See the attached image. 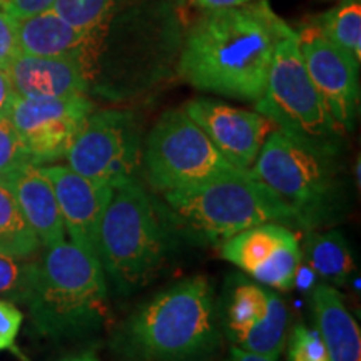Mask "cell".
Returning <instances> with one entry per match:
<instances>
[{
	"instance_id": "6da1fadb",
	"label": "cell",
	"mask_w": 361,
	"mask_h": 361,
	"mask_svg": "<svg viewBox=\"0 0 361 361\" xmlns=\"http://www.w3.org/2000/svg\"><path fill=\"white\" fill-rule=\"evenodd\" d=\"M291 30L268 0L207 11L188 30L176 71L202 92L256 102L264 92L276 45Z\"/></svg>"
},
{
	"instance_id": "7a4b0ae2",
	"label": "cell",
	"mask_w": 361,
	"mask_h": 361,
	"mask_svg": "<svg viewBox=\"0 0 361 361\" xmlns=\"http://www.w3.org/2000/svg\"><path fill=\"white\" fill-rule=\"evenodd\" d=\"M183 22L173 0L121 2L90 30L79 61L89 96L124 101L141 96L176 67Z\"/></svg>"
},
{
	"instance_id": "3957f363",
	"label": "cell",
	"mask_w": 361,
	"mask_h": 361,
	"mask_svg": "<svg viewBox=\"0 0 361 361\" xmlns=\"http://www.w3.org/2000/svg\"><path fill=\"white\" fill-rule=\"evenodd\" d=\"M112 345L133 361H209L221 345L213 284L191 276L159 291L126 319Z\"/></svg>"
},
{
	"instance_id": "277c9868",
	"label": "cell",
	"mask_w": 361,
	"mask_h": 361,
	"mask_svg": "<svg viewBox=\"0 0 361 361\" xmlns=\"http://www.w3.org/2000/svg\"><path fill=\"white\" fill-rule=\"evenodd\" d=\"M40 335L75 336L99 328L107 314L101 263L69 241L45 247L35 259L25 303Z\"/></svg>"
},
{
	"instance_id": "5b68a950",
	"label": "cell",
	"mask_w": 361,
	"mask_h": 361,
	"mask_svg": "<svg viewBox=\"0 0 361 361\" xmlns=\"http://www.w3.org/2000/svg\"><path fill=\"white\" fill-rule=\"evenodd\" d=\"M166 218L192 241L221 245L264 223L298 226L295 214L250 173L233 171L196 186L164 192Z\"/></svg>"
},
{
	"instance_id": "8992f818",
	"label": "cell",
	"mask_w": 361,
	"mask_h": 361,
	"mask_svg": "<svg viewBox=\"0 0 361 361\" xmlns=\"http://www.w3.org/2000/svg\"><path fill=\"white\" fill-rule=\"evenodd\" d=\"M340 149L274 129L250 174L286 204L300 228L316 229L341 213Z\"/></svg>"
},
{
	"instance_id": "52a82bcc",
	"label": "cell",
	"mask_w": 361,
	"mask_h": 361,
	"mask_svg": "<svg viewBox=\"0 0 361 361\" xmlns=\"http://www.w3.org/2000/svg\"><path fill=\"white\" fill-rule=\"evenodd\" d=\"M168 236L157 206L135 178L112 186L97 236L104 274L123 293L146 286L166 259Z\"/></svg>"
},
{
	"instance_id": "ba28073f",
	"label": "cell",
	"mask_w": 361,
	"mask_h": 361,
	"mask_svg": "<svg viewBox=\"0 0 361 361\" xmlns=\"http://www.w3.org/2000/svg\"><path fill=\"white\" fill-rule=\"evenodd\" d=\"M255 107L276 129L322 146L341 147L343 133L333 123L306 71L295 30L278 42L264 92Z\"/></svg>"
},
{
	"instance_id": "9c48e42d",
	"label": "cell",
	"mask_w": 361,
	"mask_h": 361,
	"mask_svg": "<svg viewBox=\"0 0 361 361\" xmlns=\"http://www.w3.org/2000/svg\"><path fill=\"white\" fill-rule=\"evenodd\" d=\"M142 161L149 186L161 192L191 188L238 171L184 109L159 117L146 139Z\"/></svg>"
},
{
	"instance_id": "30bf717a",
	"label": "cell",
	"mask_w": 361,
	"mask_h": 361,
	"mask_svg": "<svg viewBox=\"0 0 361 361\" xmlns=\"http://www.w3.org/2000/svg\"><path fill=\"white\" fill-rule=\"evenodd\" d=\"M141 157V126L134 112L92 111L67 149L72 171L94 183L116 184L134 178Z\"/></svg>"
},
{
	"instance_id": "8fae6325",
	"label": "cell",
	"mask_w": 361,
	"mask_h": 361,
	"mask_svg": "<svg viewBox=\"0 0 361 361\" xmlns=\"http://www.w3.org/2000/svg\"><path fill=\"white\" fill-rule=\"evenodd\" d=\"M94 111L89 96L29 99L13 96L7 119L19 133L35 166L54 164L66 157L67 149Z\"/></svg>"
},
{
	"instance_id": "7c38bea8",
	"label": "cell",
	"mask_w": 361,
	"mask_h": 361,
	"mask_svg": "<svg viewBox=\"0 0 361 361\" xmlns=\"http://www.w3.org/2000/svg\"><path fill=\"white\" fill-rule=\"evenodd\" d=\"M290 310L261 283L236 279L226 300L223 331L238 348L279 358L288 341Z\"/></svg>"
},
{
	"instance_id": "4fadbf2b",
	"label": "cell",
	"mask_w": 361,
	"mask_h": 361,
	"mask_svg": "<svg viewBox=\"0 0 361 361\" xmlns=\"http://www.w3.org/2000/svg\"><path fill=\"white\" fill-rule=\"evenodd\" d=\"M219 252L221 258L264 286L278 291L295 288L301 247L290 226L278 223L252 226L221 243Z\"/></svg>"
},
{
	"instance_id": "5bb4252c",
	"label": "cell",
	"mask_w": 361,
	"mask_h": 361,
	"mask_svg": "<svg viewBox=\"0 0 361 361\" xmlns=\"http://www.w3.org/2000/svg\"><path fill=\"white\" fill-rule=\"evenodd\" d=\"M306 71L343 134L355 129L360 114V62L308 27L298 34Z\"/></svg>"
},
{
	"instance_id": "9a60e30c",
	"label": "cell",
	"mask_w": 361,
	"mask_h": 361,
	"mask_svg": "<svg viewBox=\"0 0 361 361\" xmlns=\"http://www.w3.org/2000/svg\"><path fill=\"white\" fill-rule=\"evenodd\" d=\"M233 168L243 173L258 159L266 137L276 126L256 111H245L214 99H192L183 107Z\"/></svg>"
},
{
	"instance_id": "2e32d148",
	"label": "cell",
	"mask_w": 361,
	"mask_h": 361,
	"mask_svg": "<svg viewBox=\"0 0 361 361\" xmlns=\"http://www.w3.org/2000/svg\"><path fill=\"white\" fill-rule=\"evenodd\" d=\"M40 168L51 180L71 243L97 258L99 226L109 202L112 186L94 183L72 171L69 166L52 164Z\"/></svg>"
},
{
	"instance_id": "e0dca14e",
	"label": "cell",
	"mask_w": 361,
	"mask_h": 361,
	"mask_svg": "<svg viewBox=\"0 0 361 361\" xmlns=\"http://www.w3.org/2000/svg\"><path fill=\"white\" fill-rule=\"evenodd\" d=\"M16 96L59 99L89 96V82L78 57H37L19 54L6 67Z\"/></svg>"
},
{
	"instance_id": "ac0fdd59",
	"label": "cell",
	"mask_w": 361,
	"mask_h": 361,
	"mask_svg": "<svg viewBox=\"0 0 361 361\" xmlns=\"http://www.w3.org/2000/svg\"><path fill=\"white\" fill-rule=\"evenodd\" d=\"M44 247L66 239V229L52 184L40 166L25 164L2 180Z\"/></svg>"
},
{
	"instance_id": "d6986e66",
	"label": "cell",
	"mask_w": 361,
	"mask_h": 361,
	"mask_svg": "<svg viewBox=\"0 0 361 361\" xmlns=\"http://www.w3.org/2000/svg\"><path fill=\"white\" fill-rule=\"evenodd\" d=\"M316 329L326 346L329 361H361V333L356 319L331 284L313 288L311 295Z\"/></svg>"
},
{
	"instance_id": "ffe728a7",
	"label": "cell",
	"mask_w": 361,
	"mask_h": 361,
	"mask_svg": "<svg viewBox=\"0 0 361 361\" xmlns=\"http://www.w3.org/2000/svg\"><path fill=\"white\" fill-rule=\"evenodd\" d=\"M20 54L37 57H80L89 32L75 29L45 11L17 20Z\"/></svg>"
},
{
	"instance_id": "44dd1931",
	"label": "cell",
	"mask_w": 361,
	"mask_h": 361,
	"mask_svg": "<svg viewBox=\"0 0 361 361\" xmlns=\"http://www.w3.org/2000/svg\"><path fill=\"white\" fill-rule=\"evenodd\" d=\"M301 258L328 284H345L355 271L353 252L345 236L338 231L318 233L310 229L305 236Z\"/></svg>"
},
{
	"instance_id": "7402d4cb",
	"label": "cell",
	"mask_w": 361,
	"mask_h": 361,
	"mask_svg": "<svg viewBox=\"0 0 361 361\" xmlns=\"http://www.w3.org/2000/svg\"><path fill=\"white\" fill-rule=\"evenodd\" d=\"M40 243L22 214L16 197L0 180V252L30 258Z\"/></svg>"
},
{
	"instance_id": "603a6c76",
	"label": "cell",
	"mask_w": 361,
	"mask_h": 361,
	"mask_svg": "<svg viewBox=\"0 0 361 361\" xmlns=\"http://www.w3.org/2000/svg\"><path fill=\"white\" fill-rule=\"evenodd\" d=\"M313 29L324 39L361 61V6L360 2L341 4L314 22Z\"/></svg>"
},
{
	"instance_id": "cb8c5ba5",
	"label": "cell",
	"mask_w": 361,
	"mask_h": 361,
	"mask_svg": "<svg viewBox=\"0 0 361 361\" xmlns=\"http://www.w3.org/2000/svg\"><path fill=\"white\" fill-rule=\"evenodd\" d=\"M124 0H56L51 11L75 29L90 32Z\"/></svg>"
},
{
	"instance_id": "d4e9b609",
	"label": "cell",
	"mask_w": 361,
	"mask_h": 361,
	"mask_svg": "<svg viewBox=\"0 0 361 361\" xmlns=\"http://www.w3.org/2000/svg\"><path fill=\"white\" fill-rule=\"evenodd\" d=\"M35 268L34 256L0 252V298L12 303H25Z\"/></svg>"
},
{
	"instance_id": "484cf974",
	"label": "cell",
	"mask_w": 361,
	"mask_h": 361,
	"mask_svg": "<svg viewBox=\"0 0 361 361\" xmlns=\"http://www.w3.org/2000/svg\"><path fill=\"white\" fill-rule=\"evenodd\" d=\"M25 164L32 162L19 133L7 119V116H0V180L7 179Z\"/></svg>"
},
{
	"instance_id": "4316f807",
	"label": "cell",
	"mask_w": 361,
	"mask_h": 361,
	"mask_svg": "<svg viewBox=\"0 0 361 361\" xmlns=\"http://www.w3.org/2000/svg\"><path fill=\"white\" fill-rule=\"evenodd\" d=\"M288 360L290 361H329L326 346L319 336L318 329L296 326L288 343Z\"/></svg>"
},
{
	"instance_id": "83f0119b",
	"label": "cell",
	"mask_w": 361,
	"mask_h": 361,
	"mask_svg": "<svg viewBox=\"0 0 361 361\" xmlns=\"http://www.w3.org/2000/svg\"><path fill=\"white\" fill-rule=\"evenodd\" d=\"M20 54L19 32H17V19L0 6V67L6 69Z\"/></svg>"
},
{
	"instance_id": "f1b7e54d",
	"label": "cell",
	"mask_w": 361,
	"mask_h": 361,
	"mask_svg": "<svg viewBox=\"0 0 361 361\" xmlns=\"http://www.w3.org/2000/svg\"><path fill=\"white\" fill-rule=\"evenodd\" d=\"M56 0H7L4 8L11 13L13 19H25V17L35 16V13L51 11Z\"/></svg>"
},
{
	"instance_id": "f546056e",
	"label": "cell",
	"mask_w": 361,
	"mask_h": 361,
	"mask_svg": "<svg viewBox=\"0 0 361 361\" xmlns=\"http://www.w3.org/2000/svg\"><path fill=\"white\" fill-rule=\"evenodd\" d=\"M194 7L201 8V11H218V8H229L246 6V4L255 2V0H189Z\"/></svg>"
},
{
	"instance_id": "4dcf8cb0",
	"label": "cell",
	"mask_w": 361,
	"mask_h": 361,
	"mask_svg": "<svg viewBox=\"0 0 361 361\" xmlns=\"http://www.w3.org/2000/svg\"><path fill=\"white\" fill-rule=\"evenodd\" d=\"M16 94H13L11 80L7 78L6 69L0 67V116H6L8 106H11L12 99Z\"/></svg>"
},
{
	"instance_id": "1f68e13d",
	"label": "cell",
	"mask_w": 361,
	"mask_h": 361,
	"mask_svg": "<svg viewBox=\"0 0 361 361\" xmlns=\"http://www.w3.org/2000/svg\"><path fill=\"white\" fill-rule=\"evenodd\" d=\"M224 361H278L276 358H269V356H264V355H258V353H251V351H246V350H241L238 348V346H231V350H229L228 353V358Z\"/></svg>"
},
{
	"instance_id": "d6a6232c",
	"label": "cell",
	"mask_w": 361,
	"mask_h": 361,
	"mask_svg": "<svg viewBox=\"0 0 361 361\" xmlns=\"http://www.w3.org/2000/svg\"><path fill=\"white\" fill-rule=\"evenodd\" d=\"M64 361H99V360L96 358V355L94 353H84L78 356H71V358H67Z\"/></svg>"
},
{
	"instance_id": "836d02e7",
	"label": "cell",
	"mask_w": 361,
	"mask_h": 361,
	"mask_svg": "<svg viewBox=\"0 0 361 361\" xmlns=\"http://www.w3.org/2000/svg\"><path fill=\"white\" fill-rule=\"evenodd\" d=\"M8 348H12V346L8 345V343H7L6 340H4L2 335H0V351H2V350H8Z\"/></svg>"
},
{
	"instance_id": "e575fe53",
	"label": "cell",
	"mask_w": 361,
	"mask_h": 361,
	"mask_svg": "<svg viewBox=\"0 0 361 361\" xmlns=\"http://www.w3.org/2000/svg\"><path fill=\"white\" fill-rule=\"evenodd\" d=\"M6 2H7V0H0V6H4Z\"/></svg>"
}]
</instances>
